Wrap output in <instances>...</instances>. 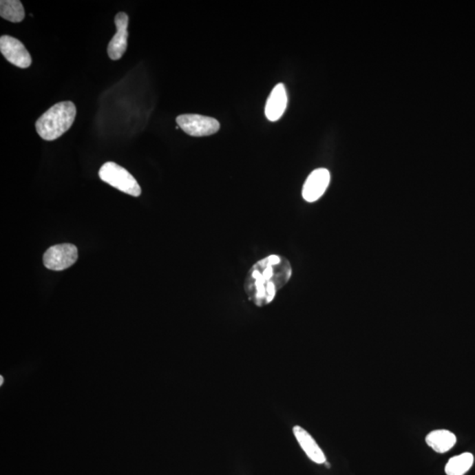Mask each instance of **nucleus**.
I'll return each instance as SVG.
<instances>
[{
    "mask_svg": "<svg viewBox=\"0 0 475 475\" xmlns=\"http://www.w3.org/2000/svg\"><path fill=\"white\" fill-rule=\"evenodd\" d=\"M293 268L283 256L272 255L253 264L246 275L244 290L255 306H264L290 281Z\"/></svg>",
    "mask_w": 475,
    "mask_h": 475,
    "instance_id": "1",
    "label": "nucleus"
},
{
    "mask_svg": "<svg viewBox=\"0 0 475 475\" xmlns=\"http://www.w3.org/2000/svg\"><path fill=\"white\" fill-rule=\"evenodd\" d=\"M77 109L72 101H62L46 111L36 123L38 135L47 141L55 140L74 125Z\"/></svg>",
    "mask_w": 475,
    "mask_h": 475,
    "instance_id": "2",
    "label": "nucleus"
},
{
    "mask_svg": "<svg viewBox=\"0 0 475 475\" xmlns=\"http://www.w3.org/2000/svg\"><path fill=\"white\" fill-rule=\"evenodd\" d=\"M99 176L101 180L120 191L132 196L141 195V188L137 180L123 167L116 163L107 162L101 167Z\"/></svg>",
    "mask_w": 475,
    "mask_h": 475,
    "instance_id": "3",
    "label": "nucleus"
},
{
    "mask_svg": "<svg viewBox=\"0 0 475 475\" xmlns=\"http://www.w3.org/2000/svg\"><path fill=\"white\" fill-rule=\"evenodd\" d=\"M176 123L183 131L192 137H205L215 134L220 128L218 120L195 114L179 116L176 118Z\"/></svg>",
    "mask_w": 475,
    "mask_h": 475,
    "instance_id": "4",
    "label": "nucleus"
},
{
    "mask_svg": "<svg viewBox=\"0 0 475 475\" xmlns=\"http://www.w3.org/2000/svg\"><path fill=\"white\" fill-rule=\"evenodd\" d=\"M78 249L72 244H59L47 250L43 255V264L47 268L61 271L71 267L77 261Z\"/></svg>",
    "mask_w": 475,
    "mask_h": 475,
    "instance_id": "5",
    "label": "nucleus"
},
{
    "mask_svg": "<svg viewBox=\"0 0 475 475\" xmlns=\"http://www.w3.org/2000/svg\"><path fill=\"white\" fill-rule=\"evenodd\" d=\"M0 52L8 62L19 68L30 67L32 59L24 44L10 36H2L0 38Z\"/></svg>",
    "mask_w": 475,
    "mask_h": 475,
    "instance_id": "6",
    "label": "nucleus"
},
{
    "mask_svg": "<svg viewBox=\"0 0 475 475\" xmlns=\"http://www.w3.org/2000/svg\"><path fill=\"white\" fill-rule=\"evenodd\" d=\"M330 183V173L326 169L313 171L307 177L302 190L303 198L306 202H313L321 198Z\"/></svg>",
    "mask_w": 475,
    "mask_h": 475,
    "instance_id": "7",
    "label": "nucleus"
},
{
    "mask_svg": "<svg viewBox=\"0 0 475 475\" xmlns=\"http://www.w3.org/2000/svg\"><path fill=\"white\" fill-rule=\"evenodd\" d=\"M116 33L107 46V54L112 60L122 58L128 47L129 16L125 12H119L115 17Z\"/></svg>",
    "mask_w": 475,
    "mask_h": 475,
    "instance_id": "8",
    "label": "nucleus"
},
{
    "mask_svg": "<svg viewBox=\"0 0 475 475\" xmlns=\"http://www.w3.org/2000/svg\"><path fill=\"white\" fill-rule=\"evenodd\" d=\"M287 94L284 84L275 85L265 107V115L269 121L275 122L284 115L287 107Z\"/></svg>",
    "mask_w": 475,
    "mask_h": 475,
    "instance_id": "9",
    "label": "nucleus"
},
{
    "mask_svg": "<svg viewBox=\"0 0 475 475\" xmlns=\"http://www.w3.org/2000/svg\"><path fill=\"white\" fill-rule=\"evenodd\" d=\"M294 435L299 442L301 448L306 452L307 457L317 464H323L326 462L324 452L316 443L313 436L310 435L302 427L295 426L293 427Z\"/></svg>",
    "mask_w": 475,
    "mask_h": 475,
    "instance_id": "10",
    "label": "nucleus"
},
{
    "mask_svg": "<svg viewBox=\"0 0 475 475\" xmlns=\"http://www.w3.org/2000/svg\"><path fill=\"white\" fill-rule=\"evenodd\" d=\"M457 438L454 433L446 430H434L426 436L427 445L439 454L447 452L455 445Z\"/></svg>",
    "mask_w": 475,
    "mask_h": 475,
    "instance_id": "11",
    "label": "nucleus"
},
{
    "mask_svg": "<svg viewBox=\"0 0 475 475\" xmlns=\"http://www.w3.org/2000/svg\"><path fill=\"white\" fill-rule=\"evenodd\" d=\"M474 456L469 452L455 456L449 459L445 471L447 475H464L471 469L474 465Z\"/></svg>",
    "mask_w": 475,
    "mask_h": 475,
    "instance_id": "12",
    "label": "nucleus"
},
{
    "mask_svg": "<svg viewBox=\"0 0 475 475\" xmlns=\"http://www.w3.org/2000/svg\"><path fill=\"white\" fill-rule=\"evenodd\" d=\"M0 15L3 19L11 22H21L24 20L25 10L19 0H2L0 2Z\"/></svg>",
    "mask_w": 475,
    "mask_h": 475,
    "instance_id": "13",
    "label": "nucleus"
},
{
    "mask_svg": "<svg viewBox=\"0 0 475 475\" xmlns=\"http://www.w3.org/2000/svg\"><path fill=\"white\" fill-rule=\"evenodd\" d=\"M2 384H3V377L1 376V377H0V385L2 386Z\"/></svg>",
    "mask_w": 475,
    "mask_h": 475,
    "instance_id": "14",
    "label": "nucleus"
}]
</instances>
